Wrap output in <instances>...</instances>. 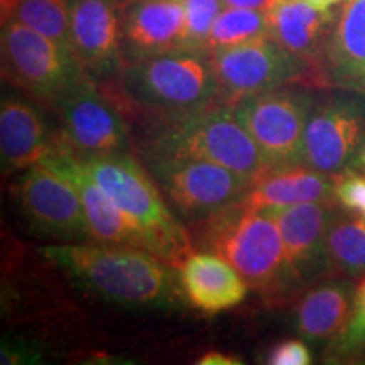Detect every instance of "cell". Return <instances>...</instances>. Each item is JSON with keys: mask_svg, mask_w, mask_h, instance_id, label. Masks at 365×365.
I'll use <instances>...</instances> for the list:
<instances>
[{"mask_svg": "<svg viewBox=\"0 0 365 365\" xmlns=\"http://www.w3.org/2000/svg\"><path fill=\"white\" fill-rule=\"evenodd\" d=\"M41 254L90 294L134 308H168L180 301L176 269L148 250L98 242H65Z\"/></svg>", "mask_w": 365, "mask_h": 365, "instance_id": "1", "label": "cell"}, {"mask_svg": "<svg viewBox=\"0 0 365 365\" xmlns=\"http://www.w3.org/2000/svg\"><path fill=\"white\" fill-rule=\"evenodd\" d=\"M98 86L120 108L132 107L161 120L220 103L212 54L205 49H176L129 63L117 80Z\"/></svg>", "mask_w": 365, "mask_h": 365, "instance_id": "2", "label": "cell"}, {"mask_svg": "<svg viewBox=\"0 0 365 365\" xmlns=\"http://www.w3.org/2000/svg\"><path fill=\"white\" fill-rule=\"evenodd\" d=\"M195 225L193 245L225 259L254 291L274 301L293 294L281 230L267 212L239 202Z\"/></svg>", "mask_w": 365, "mask_h": 365, "instance_id": "3", "label": "cell"}, {"mask_svg": "<svg viewBox=\"0 0 365 365\" xmlns=\"http://www.w3.org/2000/svg\"><path fill=\"white\" fill-rule=\"evenodd\" d=\"M81 163L100 188L148 235L150 252L175 269L193 252L191 234L173 215L150 173L129 153L81 159Z\"/></svg>", "mask_w": 365, "mask_h": 365, "instance_id": "4", "label": "cell"}, {"mask_svg": "<svg viewBox=\"0 0 365 365\" xmlns=\"http://www.w3.org/2000/svg\"><path fill=\"white\" fill-rule=\"evenodd\" d=\"M144 154L205 159L255 181L269 171L261 150L237 118L234 107L217 103L154 127Z\"/></svg>", "mask_w": 365, "mask_h": 365, "instance_id": "5", "label": "cell"}, {"mask_svg": "<svg viewBox=\"0 0 365 365\" xmlns=\"http://www.w3.org/2000/svg\"><path fill=\"white\" fill-rule=\"evenodd\" d=\"M2 78L53 110L91 80L71 48L17 21L2 22Z\"/></svg>", "mask_w": 365, "mask_h": 365, "instance_id": "6", "label": "cell"}, {"mask_svg": "<svg viewBox=\"0 0 365 365\" xmlns=\"http://www.w3.org/2000/svg\"><path fill=\"white\" fill-rule=\"evenodd\" d=\"M144 158L166 202L191 225L239 203L254 182L252 178L205 159L175 154Z\"/></svg>", "mask_w": 365, "mask_h": 365, "instance_id": "7", "label": "cell"}, {"mask_svg": "<svg viewBox=\"0 0 365 365\" xmlns=\"http://www.w3.org/2000/svg\"><path fill=\"white\" fill-rule=\"evenodd\" d=\"M313 105L312 95L287 86L234 105L237 118L261 150L269 171L304 164V132Z\"/></svg>", "mask_w": 365, "mask_h": 365, "instance_id": "8", "label": "cell"}, {"mask_svg": "<svg viewBox=\"0 0 365 365\" xmlns=\"http://www.w3.org/2000/svg\"><path fill=\"white\" fill-rule=\"evenodd\" d=\"M218 81L220 103L234 107L242 98L284 88L293 83L307 85L308 66L287 53L272 38L210 51Z\"/></svg>", "mask_w": 365, "mask_h": 365, "instance_id": "9", "label": "cell"}, {"mask_svg": "<svg viewBox=\"0 0 365 365\" xmlns=\"http://www.w3.org/2000/svg\"><path fill=\"white\" fill-rule=\"evenodd\" d=\"M365 149V95L346 91L314 103L304 132V164L327 175L355 170Z\"/></svg>", "mask_w": 365, "mask_h": 365, "instance_id": "10", "label": "cell"}, {"mask_svg": "<svg viewBox=\"0 0 365 365\" xmlns=\"http://www.w3.org/2000/svg\"><path fill=\"white\" fill-rule=\"evenodd\" d=\"M38 166L61 176L75 188L83 205L85 215L88 218L91 240L98 244L125 245V247L150 252L148 235L86 173L80 156L61 132L54 135L51 148L38 163Z\"/></svg>", "mask_w": 365, "mask_h": 365, "instance_id": "11", "label": "cell"}, {"mask_svg": "<svg viewBox=\"0 0 365 365\" xmlns=\"http://www.w3.org/2000/svg\"><path fill=\"white\" fill-rule=\"evenodd\" d=\"M11 191L21 215L38 234L65 242H93L80 196L61 176L36 164L21 173Z\"/></svg>", "mask_w": 365, "mask_h": 365, "instance_id": "12", "label": "cell"}, {"mask_svg": "<svg viewBox=\"0 0 365 365\" xmlns=\"http://www.w3.org/2000/svg\"><path fill=\"white\" fill-rule=\"evenodd\" d=\"M54 110L63 137L81 159L129 153V130L120 107L93 80L78 86Z\"/></svg>", "mask_w": 365, "mask_h": 365, "instance_id": "13", "label": "cell"}, {"mask_svg": "<svg viewBox=\"0 0 365 365\" xmlns=\"http://www.w3.org/2000/svg\"><path fill=\"white\" fill-rule=\"evenodd\" d=\"M336 210V202H308L264 210L276 220L281 230L293 293L328 277L327 234Z\"/></svg>", "mask_w": 365, "mask_h": 365, "instance_id": "14", "label": "cell"}, {"mask_svg": "<svg viewBox=\"0 0 365 365\" xmlns=\"http://www.w3.org/2000/svg\"><path fill=\"white\" fill-rule=\"evenodd\" d=\"M71 46L95 83L122 75V0H71Z\"/></svg>", "mask_w": 365, "mask_h": 365, "instance_id": "15", "label": "cell"}, {"mask_svg": "<svg viewBox=\"0 0 365 365\" xmlns=\"http://www.w3.org/2000/svg\"><path fill=\"white\" fill-rule=\"evenodd\" d=\"M336 17L304 0H276L267 9L269 38L308 66V86H325L323 63Z\"/></svg>", "mask_w": 365, "mask_h": 365, "instance_id": "16", "label": "cell"}, {"mask_svg": "<svg viewBox=\"0 0 365 365\" xmlns=\"http://www.w3.org/2000/svg\"><path fill=\"white\" fill-rule=\"evenodd\" d=\"M188 48L185 0H122L124 63Z\"/></svg>", "mask_w": 365, "mask_h": 365, "instance_id": "17", "label": "cell"}, {"mask_svg": "<svg viewBox=\"0 0 365 365\" xmlns=\"http://www.w3.org/2000/svg\"><path fill=\"white\" fill-rule=\"evenodd\" d=\"M182 294L205 313L225 312L240 304L249 284L225 259L212 252H191L176 267Z\"/></svg>", "mask_w": 365, "mask_h": 365, "instance_id": "18", "label": "cell"}, {"mask_svg": "<svg viewBox=\"0 0 365 365\" xmlns=\"http://www.w3.org/2000/svg\"><path fill=\"white\" fill-rule=\"evenodd\" d=\"M56 135V134H54ZM49 134L43 112L17 95H4L0 103V154L6 171H24L36 166L49 148Z\"/></svg>", "mask_w": 365, "mask_h": 365, "instance_id": "19", "label": "cell"}, {"mask_svg": "<svg viewBox=\"0 0 365 365\" xmlns=\"http://www.w3.org/2000/svg\"><path fill=\"white\" fill-rule=\"evenodd\" d=\"M325 86L365 95V0H346L323 63Z\"/></svg>", "mask_w": 365, "mask_h": 365, "instance_id": "20", "label": "cell"}, {"mask_svg": "<svg viewBox=\"0 0 365 365\" xmlns=\"http://www.w3.org/2000/svg\"><path fill=\"white\" fill-rule=\"evenodd\" d=\"M354 298V279L346 277H330L308 287L296 307V330L301 339L330 344L349 323Z\"/></svg>", "mask_w": 365, "mask_h": 365, "instance_id": "21", "label": "cell"}, {"mask_svg": "<svg viewBox=\"0 0 365 365\" xmlns=\"http://www.w3.org/2000/svg\"><path fill=\"white\" fill-rule=\"evenodd\" d=\"M333 185V175L301 164L264 173L250 185L240 202L252 210L284 208L308 202H335Z\"/></svg>", "mask_w": 365, "mask_h": 365, "instance_id": "22", "label": "cell"}, {"mask_svg": "<svg viewBox=\"0 0 365 365\" xmlns=\"http://www.w3.org/2000/svg\"><path fill=\"white\" fill-rule=\"evenodd\" d=\"M328 277L365 276V220L336 210L327 234Z\"/></svg>", "mask_w": 365, "mask_h": 365, "instance_id": "23", "label": "cell"}, {"mask_svg": "<svg viewBox=\"0 0 365 365\" xmlns=\"http://www.w3.org/2000/svg\"><path fill=\"white\" fill-rule=\"evenodd\" d=\"M17 21L54 43L71 48V0H11L2 4V22Z\"/></svg>", "mask_w": 365, "mask_h": 365, "instance_id": "24", "label": "cell"}, {"mask_svg": "<svg viewBox=\"0 0 365 365\" xmlns=\"http://www.w3.org/2000/svg\"><path fill=\"white\" fill-rule=\"evenodd\" d=\"M269 36L267 11L227 7L217 17L208 38V51L244 44Z\"/></svg>", "mask_w": 365, "mask_h": 365, "instance_id": "25", "label": "cell"}, {"mask_svg": "<svg viewBox=\"0 0 365 365\" xmlns=\"http://www.w3.org/2000/svg\"><path fill=\"white\" fill-rule=\"evenodd\" d=\"M325 359L330 364L365 362V277L355 287L354 309L349 323L344 331L327 345Z\"/></svg>", "mask_w": 365, "mask_h": 365, "instance_id": "26", "label": "cell"}, {"mask_svg": "<svg viewBox=\"0 0 365 365\" xmlns=\"http://www.w3.org/2000/svg\"><path fill=\"white\" fill-rule=\"evenodd\" d=\"M223 0H185L188 17V48L208 51V38L217 17L223 11Z\"/></svg>", "mask_w": 365, "mask_h": 365, "instance_id": "27", "label": "cell"}, {"mask_svg": "<svg viewBox=\"0 0 365 365\" xmlns=\"http://www.w3.org/2000/svg\"><path fill=\"white\" fill-rule=\"evenodd\" d=\"M333 195L335 202L345 210L365 220V173H355L354 170L333 175Z\"/></svg>", "mask_w": 365, "mask_h": 365, "instance_id": "28", "label": "cell"}, {"mask_svg": "<svg viewBox=\"0 0 365 365\" xmlns=\"http://www.w3.org/2000/svg\"><path fill=\"white\" fill-rule=\"evenodd\" d=\"M272 365H308L312 364V352L301 340H286L276 345L267 357Z\"/></svg>", "mask_w": 365, "mask_h": 365, "instance_id": "29", "label": "cell"}, {"mask_svg": "<svg viewBox=\"0 0 365 365\" xmlns=\"http://www.w3.org/2000/svg\"><path fill=\"white\" fill-rule=\"evenodd\" d=\"M0 362L4 365L17 364H38L41 362V352L22 341H2L0 346Z\"/></svg>", "mask_w": 365, "mask_h": 365, "instance_id": "30", "label": "cell"}, {"mask_svg": "<svg viewBox=\"0 0 365 365\" xmlns=\"http://www.w3.org/2000/svg\"><path fill=\"white\" fill-rule=\"evenodd\" d=\"M242 360L222 352H208L198 360V365H240Z\"/></svg>", "mask_w": 365, "mask_h": 365, "instance_id": "31", "label": "cell"}, {"mask_svg": "<svg viewBox=\"0 0 365 365\" xmlns=\"http://www.w3.org/2000/svg\"><path fill=\"white\" fill-rule=\"evenodd\" d=\"M228 7H244V9H259V11H267L276 0H223Z\"/></svg>", "mask_w": 365, "mask_h": 365, "instance_id": "32", "label": "cell"}, {"mask_svg": "<svg viewBox=\"0 0 365 365\" xmlns=\"http://www.w3.org/2000/svg\"><path fill=\"white\" fill-rule=\"evenodd\" d=\"M304 2L312 4V6L319 9H331L333 6H336V4L344 2V0H304Z\"/></svg>", "mask_w": 365, "mask_h": 365, "instance_id": "33", "label": "cell"}, {"mask_svg": "<svg viewBox=\"0 0 365 365\" xmlns=\"http://www.w3.org/2000/svg\"><path fill=\"white\" fill-rule=\"evenodd\" d=\"M360 164H362V166H365V149L362 150V156H360Z\"/></svg>", "mask_w": 365, "mask_h": 365, "instance_id": "34", "label": "cell"}, {"mask_svg": "<svg viewBox=\"0 0 365 365\" xmlns=\"http://www.w3.org/2000/svg\"><path fill=\"white\" fill-rule=\"evenodd\" d=\"M0 2H2V4H7V2H11V0H0Z\"/></svg>", "mask_w": 365, "mask_h": 365, "instance_id": "35", "label": "cell"}]
</instances>
